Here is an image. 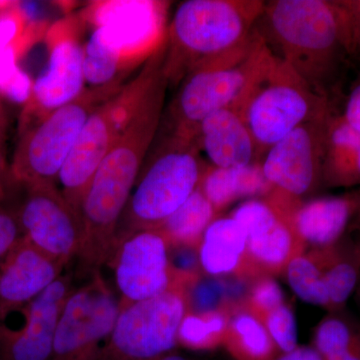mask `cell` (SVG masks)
<instances>
[{
  "instance_id": "obj_1",
  "label": "cell",
  "mask_w": 360,
  "mask_h": 360,
  "mask_svg": "<svg viewBox=\"0 0 360 360\" xmlns=\"http://www.w3.org/2000/svg\"><path fill=\"white\" fill-rule=\"evenodd\" d=\"M262 18L284 63L319 94L328 89L350 53L347 16L340 1L274 0Z\"/></svg>"
},
{
  "instance_id": "obj_2",
  "label": "cell",
  "mask_w": 360,
  "mask_h": 360,
  "mask_svg": "<svg viewBox=\"0 0 360 360\" xmlns=\"http://www.w3.org/2000/svg\"><path fill=\"white\" fill-rule=\"evenodd\" d=\"M276 59L257 30L252 41L240 51L196 66L181 80L172 103L165 108L163 132L195 141L198 127L207 116L225 108L243 113Z\"/></svg>"
},
{
  "instance_id": "obj_3",
  "label": "cell",
  "mask_w": 360,
  "mask_h": 360,
  "mask_svg": "<svg viewBox=\"0 0 360 360\" xmlns=\"http://www.w3.org/2000/svg\"><path fill=\"white\" fill-rule=\"evenodd\" d=\"M265 2L260 0H187L175 11L165 41V70L179 84L196 66L240 51L257 34Z\"/></svg>"
},
{
  "instance_id": "obj_4",
  "label": "cell",
  "mask_w": 360,
  "mask_h": 360,
  "mask_svg": "<svg viewBox=\"0 0 360 360\" xmlns=\"http://www.w3.org/2000/svg\"><path fill=\"white\" fill-rule=\"evenodd\" d=\"M205 167L195 142L165 134L130 196L129 225L118 239L160 227L198 188Z\"/></svg>"
},
{
  "instance_id": "obj_5",
  "label": "cell",
  "mask_w": 360,
  "mask_h": 360,
  "mask_svg": "<svg viewBox=\"0 0 360 360\" xmlns=\"http://www.w3.org/2000/svg\"><path fill=\"white\" fill-rule=\"evenodd\" d=\"M120 84L85 89L75 101L21 132L9 175L25 187L56 184L71 149L90 115L117 94Z\"/></svg>"
},
{
  "instance_id": "obj_6",
  "label": "cell",
  "mask_w": 360,
  "mask_h": 360,
  "mask_svg": "<svg viewBox=\"0 0 360 360\" xmlns=\"http://www.w3.org/2000/svg\"><path fill=\"white\" fill-rule=\"evenodd\" d=\"M330 113L328 97L315 91L278 56L243 110L260 160L291 131Z\"/></svg>"
},
{
  "instance_id": "obj_7",
  "label": "cell",
  "mask_w": 360,
  "mask_h": 360,
  "mask_svg": "<svg viewBox=\"0 0 360 360\" xmlns=\"http://www.w3.org/2000/svg\"><path fill=\"white\" fill-rule=\"evenodd\" d=\"M146 73L144 66L134 82L122 87L90 115L59 174L60 191L78 214L90 182L141 97Z\"/></svg>"
},
{
  "instance_id": "obj_8",
  "label": "cell",
  "mask_w": 360,
  "mask_h": 360,
  "mask_svg": "<svg viewBox=\"0 0 360 360\" xmlns=\"http://www.w3.org/2000/svg\"><path fill=\"white\" fill-rule=\"evenodd\" d=\"M186 314L175 291L120 307L99 360H151L169 354L176 345Z\"/></svg>"
},
{
  "instance_id": "obj_9",
  "label": "cell",
  "mask_w": 360,
  "mask_h": 360,
  "mask_svg": "<svg viewBox=\"0 0 360 360\" xmlns=\"http://www.w3.org/2000/svg\"><path fill=\"white\" fill-rule=\"evenodd\" d=\"M120 311V302L96 272L66 300L51 360H99Z\"/></svg>"
},
{
  "instance_id": "obj_10",
  "label": "cell",
  "mask_w": 360,
  "mask_h": 360,
  "mask_svg": "<svg viewBox=\"0 0 360 360\" xmlns=\"http://www.w3.org/2000/svg\"><path fill=\"white\" fill-rule=\"evenodd\" d=\"M15 214L21 234L49 257L65 265L77 257L82 219L56 184L26 187L25 200Z\"/></svg>"
},
{
  "instance_id": "obj_11",
  "label": "cell",
  "mask_w": 360,
  "mask_h": 360,
  "mask_svg": "<svg viewBox=\"0 0 360 360\" xmlns=\"http://www.w3.org/2000/svg\"><path fill=\"white\" fill-rule=\"evenodd\" d=\"M330 115L304 123L265 153L260 165L269 186L300 198L322 179Z\"/></svg>"
},
{
  "instance_id": "obj_12",
  "label": "cell",
  "mask_w": 360,
  "mask_h": 360,
  "mask_svg": "<svg viewBox=\"0 0 360 360\" xmlns=\"http://www.w3.org/2000/svg\"><path fill=\"white\" fill-rule=\"evenodd\" d=\"M108 265L115 270L120 307L167 292L169 284L167 243L160 232L139 231L118 239Z\"/></svg>"
},
{
  "instance_id": "obj_13",
  "label": "cell",
  "mask_w": 360,
  "mask_h": 360,
  "mask_svg": "<svg viewBox=\"0 0 360 360\" xmlns=\"http://www.w3.org/2000/svg\"><path fill=\"white\" fill-rule=\"evenodd\" d=\"M84 46L70 32L52 37L46 68L32 84L21 113L20 134L84 92Z\"/></svg>"
},
{
  "instance_id": "obj_14",
  "label": "cell",
  "mask_w": 360,
  "mask_h": 360,
  "mask_svg": "<svg viewBox=\"0 0 360 360\" xmlns=\"http://www.w3.org/2000/svg\"><path fill=\"white\" fill-rule=\"evenodd\" d=\"M72 274H61L25 309L22 326H0V360H51L59 317L72 291Z\"/></svg>"
},
{
  "instance_id": "obj_15",
  "label": "cell",
  "mask_w": 360,
  "mask_h": 360,
  "mask_svg": "<svg viewBox=\"0 0 360 360\" xmlns=\"http://www.w3.org/2000/svg\"><path fill=\"white\" fill-rule=\"evenodd\" d=\"M65 266L21 236L0 262V326L25 309Z\"/></svg>"
},
{
  "instance_id": "obj_16",
  "label": "cell",
  "mask_w": 360,
  "mask_h": 360,
  "mask_svg": "<svg viewBox=\"0 0 360 360\" xmlns=\"http://www.w3.org/2000/svg\"><path fill=\"white\" fill-rule=\"evenodd\" d=\"M195 142L212 167H243L260 162L245 117L234 108H225L207 116L198 127Z\"/></svg>"
},
{
  "instance_id": "obj_17",
  "label": "cell",
  "mask_w": 360,
  "mask_h": 360,
  "mask_svg": "<svg viewBox=\"0 0 360 360\" xmlns=\"http://www.w3.org/2000/svg\"><path fill=\"white\" fill-rule=\"evenodd\" d=\"M248 234L253 257L267 264L283 262L290 253L291 236L272 206L264 201L248 200L232 214Z\"/></svg>"
},
{
  "instance_id": "obj_18",
  "label": "cell",
  "mask_w": 360,
  "mask_h": 360,
  "mask_svg": "<svg viewBox=\"0 0 360 360\" xmlns=\"http://www.w3.org/2000/svg\"><path fill=\"white\" fill-rule=\"evenodd\" d=\"M360 191L343 196L317 198L298 208L295 214L296 231L312 245H333L359 212Z\"/></svg>"
},
{
  "instance_id": "obj_19",
  "label": "cell",
  "mask_w": 360,
  "mask_h": 360,
  "mask_svg": "<svg viewBox=\"0 0 360 360\" xmlns=\"http://www.w3.org/2000/svg\"><path fill=\"white\" fill-rule=\"evenodd\" d=\"M322 179L330 186L360 184V134L341 115L329 117Z\"/></svg>"
},
{
  "instance_id": "obj_20",
  "label": "cell",
  "mask_w": 360,
  "mask_h": 360,
  "mask_svg": "<svg viewBox=\"0 0 360 360\" xmlns=\"http://www.w3.org/2000/svg\"><path fill=\"white\" fill-rule=\"evenodd\" d=\"M155 6L153 2H112L98 16L97 25L103 26L112 35L127 60L129 58L127 51L136 58L135 49H149L142 44L150 40L155 32L153 27L160 23Z\"/></svg>"
},
{
  "instance_id": "obj_21",
  "label": "cell",
  "mask_w": 360,
  "mask_h": 360,
  "mask_svg": "<svg viewBox=\"0 0 360 360\" xmlns=\"http://www.w3.org/2000/svg\"><path fill=\"white\" fill-rule=\"evenodd\" d=\"M260 162L243 167H206L201 176V193L214 210L245 196L257 195L269 188Z\"/></svg>"
},
{
  "instance_id": "obj_22",
  "label": "cell",
  "mask_w": 360,
  "mask_h": 360,
  "mask_svg": "<svg viewBox=\"0 0 360 360\" xmlns=\"http://www.w3.org/2000/svg\"><path fill=\"white\" fill-rule=\"evenodd\" d=\"M248 245L245 229L236 219H221L208 225L203 233L200 262L210 274H221L236 269Z\"/></svg>"
},
{
  "instance_id": "obj_23",
  "label": "cell",
  "mask_w": 360,
  "mask_h": 360,
  "mask_svg": "<svg viewBox=\"0 0 360 360\" xmlns=\"http://www.w3.org/2000/svg\"><path fill=\"white\" fill-rule=\"evenodd\" d=\"M127 63L122 46L105 27L97 25L84 46V73L87 89L120 84L117 77Z\"/></svg>"
},
{
  "instance_id": "obj_24",
  "label": "cell",
  "mask_w": 360,
  "mask_h": 360,
  "mask_svg": "<svg viewBox=\"0 0 360 360\" xmlns=\"http://www.w3.org/2000/svg\"><path fill=\"white\" fill-rule=\"evenodd\" d=\"M214 207L198 188L160 229L174 240L191 243L205 233L212 224Z\"/></svg>"
},
{
  "instance_id": "obj_25",
  "label": "cell",
  "mask_w": 360,
  "mask_h": 360,
  "mask_svg": "<svg viewBox=\"0 0 360 360\" xmlns=\"http://www.w3.org/2000/svg\"><path fill=\"white\" fill-rule=\"evenodd\" d=\"M288 281L295 295L303 302L314 305H329L323 274L304 257H296L288 265Z\"/></svg>"
},
{
  "instance_id": "obj_26",
  "label": "cell",
  "mask_w": 360,
  "mask_h": 360,
  "mask_svg": "<svg viewBox=\"0 0 360 360\" xmlns=\"http://www.w3.org/2000/svg\"><path fill=\"white\" fill-rule=\"evenodd\" d=\"M352 342V331L347 322L336 317L326 319L317 329V349L326 360H342Z\"/></svg>"
},
{
  "instance_id": "obj_27",
  "label": "cell",
  "mask_w": 360,
  "mask_h": 360,
  "mask_svg": "<svg viewBox=\"0 0 360 360\" xmlns=\"http://www.w3.org/2000/svg\"><path fill=\"white\" fill-rule=\"evenodd\" d=\"M323 283L328 292L329 305L340 307L347 302L356 288L359 267L355 262L338 260L323 274Z\"/></svg>"
},
{
  "instance_id": "obj_28",
  "label": "cell",
  "mask_w": 360,
  "mask_h": 360,
  "mask_svg": "<svg viewBox=\"0 0 360 360\" xmlns=\"http://www.w3.org/2000/svg\"><path fill=\"white\" fill-rule=\"evenodd\" d=\"M224 328L221 315L213 314L207 317H184L179 328V338L186 343L200 345L207 342L213 335H219Z\"/></svg>"
},
{
  "instance_id": "obj_29",
  "label": "cell",
  "mask_w": 360,
  "mask_h": 360,
  "mask_svg": "<svg viewBox=\"0 0 360 360\" xmlns=\"http://www.w3.org/2000/svg\"><path fill=\"white\" fill-rule=\"evenodd\" d=\"M267 328L270 335L283 352L288 354L295 349L297 328L295 315L288 307L281 305L269 312Z\"/></svg>"
},
{
  "instance_id": "obj_30",
  "label": "cell",
  "mask_w": 360,
  "mask_h": 360,
  "mask_svg": "<svg viewBox=\"0 0 360 360\" xmlns=\"http://www.w3.org/2000/svg\"><path fill=\"white\" fill-rule=\"evenodd\" d=\"M234 328L245 349L253 356H262L269 350V335L264 326L250 315L243 314L234 321Z\"/></svg>"
},
{
  "instance_id": "obj_31",
  "label": "cell",
  "mask_w": 360,
  "mask_h": 360,
  "mask_svg": "<svg viewBox=\"0 0 360 360\" xmlns=\"http://www.w3.org/2000/svg\"><path fill=\"white\" fill-rule=\"evenodd\" d=\"M21 236L15 213L0 207V262Z\"/></svg>"
},
{
  "instance_id": "obj_32",
  "label": "cell",
  "mask_w": 360,
  "mask_h": 360,
  "mask_svg": "<svg viewBox=\"0 0 360 360\" xmlns=\"http://www.w3.org/2000/svg\"><path fill=\"white\" fill-rule=\"evenodd\" d=\"M349 34L350 53L360 54V0H340Z\"/></svg>"
},
{
  "instance_id": "obj_33",
  "label": "cell",
  "mask_w": 360,
  "mask_h": 360,
  "mask_svg": "<svg viewBox=\"0 0 360 360\" xmlns=\"http://www.w3.org/2000/svg\"><path fill=\"white\" fill-rule=\"evenodd\" d=\"M283 300V291L278 284L272 281H262L253 291V300L257 307L269 312L281 307Z\"/></svg>"
},
{
  "instance_id": "obj_34",
  "label": "cell",
  "mask_w": 360,
  "mask_h": 360,
  "mask_svg": "<svg viewBox=\"0 0 360 360\" xmlns=\"http://www.w3.org/2000/svg\"><path fill=\"white\" fill-rule=\"evenodd\" d=\"M342 117L354 131L360 134V77L352 85Z\"/></svg>"
},
{
  "instance_id": "obj_35",
  "label": "cell",
  "mask_w": 360,
  "mask_h": 360,
  "mask_svg": "<svg viewBox=\"0 0 360 360\" xmlns=\"http://www.w3.org/2000/svg\"><path fill=\"white\" fill-rule=\"evenodd\" d=\"M198 307L205 310L212 309L217 305L220 296V288L217 283L202 284L195 293Z\"/></svg>"
},
{
  "instance_id": "obj_36",
  "label": "cell",
  "mask_w": 360,
  "mask_h": 360,
  "mask_svg": "<svg viewBox=\"0 0 360 360\" xmlns=\"http://www.w3.org/2000/svg\"><path fill=\"white\" fill-rule=\"evenodd\" d=\"M6 117L0 99V182L4 184L9 175L6 162Z\"/></svg>"
},
{
  "instance_id": "obj_37",
  "label": "cell",
  "mask_w": 360,
  "mask_h": 360,
  "mask_svg": "<svg viewBox=\"0 0 360 360\" xmlns=\"http://www.w3.org/2000/svg\"><path fill=\"white\" fill-rule=\"evenodd\" d=\"M279 360H324L319 352L310 348H298L284 355Z\"/></svg>"
},
{
  "instance_id": "obj_38",
  "label": "cell",
  "mask_w": 360,
  "mask_h": 360,
  "mask_svg": "<svg viewBox=\"0 0 360 360\" xmlns=\"http://www.w3.org/2000/svg\"><path fill=\"white\" fill-rule=\"evenodd\" d=\"M151 360H188L186 357L182 356V355L175 354H167L162 355V356L158 357V359Z\"/></svg>"
},
{
  "instance_id": "obj_39",
  "label": "cell",
  "mask_w": 360,
  "mask_h": 360,
  "mask_svg": "<svg viewBox=\"0 0 360 360\" xmlns=\"http://www.w3.org/2000/svg\"><path fill=\"white\" fill-rule=\"evenodd\" d=\"M342 360H360V356L359 355L354 354V352L352 350V347H350L349 352H348L347 354L343 357Z\"/></svg>"
},
{
  "instance_id": "obj_40",
  "label": "cell",
  "mask_w": 360,
  "mask_h": 360,
  "mask_svg": "<svg viewBox=\"0 0 360 360\" xmlns=\"http://www.w3.org/2000/svg\"><path fill=\"white\" fill-rule=\"evenodd\" d=\"M13 4V2L0 1V13H1L2 11H6V9L8 8V7L11 6Z\"/></svg>"
},
{
  "instance_id": "obj_41",
  "label": "cell",
  "mask_w": 360,
  "mask_h": 360,
  "mask_svg": "<svg viewBox=\"0 0 360 360\" xmlns=\"http://www.w3.org/2000/svg\"><path fill=\"white\" fill-rule=\"evenodd\" d=\"M4 196H6V191H4V184H2L1 182H0V205H1V202L4 200Z\"/></svg>"
},
{
  "instance_id": "obj_42",
  "label": "cell",
  "mask_w": 360,
  "mask_h": 360,
  "mask_svg": "<svg viewBox=\"0 0 360 360\" xmlns=\"http://www.w3.org/2000/svg\"><path fill=\"white\" fill-rule=\"evenodd\" d=\"M357 213H359V214H360V208H359V212H357Z\"/></svg>"
},
{
  "instance_id": "obj_43",
  "label": "cell",
  "mask_w": 360,
  "mask_h": 360,
  "mask_svg": "<svg viewBox=\"0 0 360 360\" xmlns=\"http://www.w3.org/2000/svg\"><path fill=\"white\" fill-rule=\"evenodd\" d=\"M0 207H1V205H0Z\"/></svg>"
}]
</instances>
